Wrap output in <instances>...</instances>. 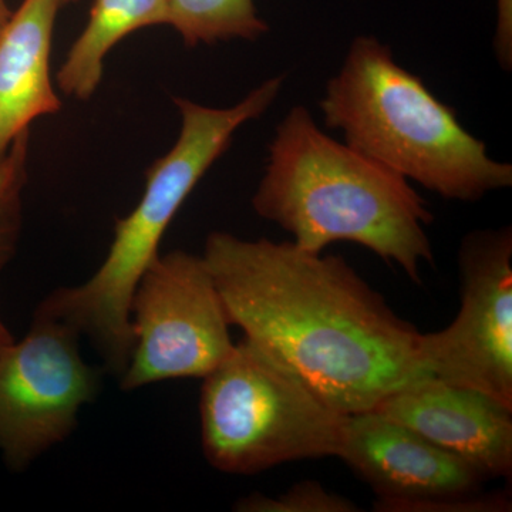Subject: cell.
<instances>
[{
	"mask_svg": "<svg viewBox=\"0 0 512 512\" xmlns=\"http://www.w3.org/2000/svg\"><path fill=\"white\" fill-rule=\"evenodd\" d=\"M60 2H62V5H67V3L77 2V0H60Z\"/></svg>",
	"mask_w": 512,
	"mask_h": 512,
	"instance_id": "cell-19",
	"label": "cell"
},
{
	"mask_svg": "<svg viewBox=\"0 0 512 512\" xmlns=\"http://www.w3.org/2000/svg\"><path fill=\"white\" fill-rule=\"evenodd\" d=\"M13 343H15V338H13L12 333L6 328L5 322L0 318V359L8 352Z\"/></svg>",
	"mask_w": 512,
	"mask_h": 512,
	"instance_id": "cell-17",
	"label": "cell"
},
{
	"mask_svg": "<svg viewBox=\"0 0 512 512\" xmlns=\"http://www.w3.org/2000/svg\"><path fill=\"white\" fill-rule=\"evenodd\" d=\"M323 121L353 150L444 200L474 202L512 185V165L437 99L375 36H357L319 101Z\"/></svg>",
	"mask_w": 512,
	"mask_h": 512,
	"instance_id": "cell-3",
	"label": "cell"
},
{
	"mask_svg": "<svg viewBox=\"0 0 512 512\" xmlns=\"http://www.w3.org/2000/svg\"><path fill=\"white\" fill-rule=\"evenodd\" d=\"M461 305L450 326L421 333L430 376L490 394L512 409V231L481 229L458 251Z\"/></svg>",
	"mask_w": 512,
	"mask_h": 512,
	"instance_id": "cell-8",
	"label": "cell"
},
{
	"mask_svg": "<svg viewBox=\"0 0 512 512\" xmlns=\"http://www.w3.org/2000/svg\"><path fill=\"white\" fill-rule=\"evenodd\" d=\"M485 478L512 473V409L480 390L421 377L375 407Z\"/></svg>",
	"mask_w": 512,
	"mask_h": 512,
	"instance_id": "cell-10",
	"label": "cell"
},
{
	"mask_svg": "<svg viewBox=\"0 0 512 512\" xmlns=\"http://www.w3.org/2000/svg\"><path fill=\"white\" fill-rule=\"evenodd\" d=\"M10 16H12V10L9 9L8 3L6 0H0V30L5 28Z\"/></svg>",
	"mask_w": 512,
	"mask_h": 512,
	"instance_id": "cell-18",
	"label": "cell"
},
{
	"mask_svg": "<svg viewBox=\"0 0 512 512\" xmlns=\"http://www.w3.org/2000/svg\"><path fill=\"white\" fill-rule=\"evenodd\" d=\"M168 20L184 45H215L227 40H258L268 25L254 0H167Z\"/></svg>",
	"mask_w": 512,
	"mask_h": 512,
	"instance_id": "cell-13",
	"label": "cell"
},
{
	"mask_svg": "<svg viewBox=\"0 0 512 512\" xmlns=\"http://www.w3.org/2000/svg\"><path fill=\"white\" fill-rule=\"evenodd\" d=\"M30 131L20 134L0 163V272L16 254L22 231L23 191L28 183Z\"/></svg>",
	"mask_w": 512,
	"mask_h": 512,
	"instance_id": "cell-14",
	"label": "cell"
},
{
	"mask_svg": "<svg viewBox=\"0 0 512 512\" xmlns=\"http://www.w3.org/2000/svg\"><path fill=\"white\" fill-rule=\"evenodd\" d=\"M494 53L504 72L512 69V0H497Z\"/></svg>",
	"mask_w": 512,
	"mask_h": 512,
	"instance_id": "cell-16",
	"label": "cell"
},
{
	"mask_svg": "<svg viewBox=\"0 0 512 512\" xmlns=\"http://www.w3.org/2000/svg\"><path fill=\"white\" fill-rule=\"evenodd\" d=\"M259 217L322 254L335 242L362 245L416 284L433 264V215L409 180L326 134L305 106L288 111L269 144L252 197Z\"/></svg>",
	"mask_w": 512,
	"mask_h": 512,
	"instance_id": "cell-2",
	"label": "cell"
},
{
	"mask_svg": "<svg viewBox=\"0 0 512 512\" xmlns=\"http://www.w3.org/2000/svg\"><path fill=\"white\" fill-rule=\"evenodd\" d=\"M134 348L123 375L126 392L158 382L210 375L235 343L220 292L204 256L158 255L131 299Z\"/></svg>",
	"mask_w": 512,
	"mask_h": 512,
	"instance_id": "cell-6",
	"label": "cell"
},
{
	"mask_svg": "<svg viewBox=\"0 0 512 512\" xmlns=\"http://www.w3.org/2000/svg\"><path fill=\"white\" fill-rule=\"evenodd\" d=\"M205 262L229 325L295 370L339 412H369L430 376L419 330L338 255L211 232Z\"/></svg>",
	"mask_w": 512,
	"mask_h": 512,
	"instance_id": "cell-1",
	"label": "cell"
},
{
	"mask_svg": "<svg viewBox=\"0 0 512 512\" xmlns=\"http://www.w3.org/2000/svg\"><path fill=\"white\" fill-rule=\"evenodd\" d=\"M235 510L244 512H357L349 498L330 493L316 481H303L278 497L252 494L241 498Z\"/></svg>",
	"mask_w": 512,
	"mask_h": 512,
	"instance_id": "cell-15",
	"label": "cell"
},
{
	"mask_svg": "<svg viewBox=\"0 0 512 512\" xmlns=\"http://www.w3.org/2000/svg\"><path fill=\"white\" fill-rule=\"evenodd\" d=\"M167 20V0H93L89 22L57 72L64 96L90 99L100 86L110 50L131 33L167 25Z\"/></svg>",
	"mask_w": 512,
	"mask_h": 512,
	"instance_id": "cell-12",
	"label": "cell"
},
{
	"mask_svg": "<svg viewBox=\"0 0 512 512\" xmlns=\"http://www.w3.org/2000/svg\"><path fill=\"white\" fill-rule=\"evenodd\" d=\"M284 82L285 76L265 80L225 109L174 97L181 116L180 136L148 168L137 207L116 221L103 264L82 285L56 289L37 308L89 339L113 375H123L133 352L131 299L160 255L165 231L201 178L231 146L235 133L275 103Z\"/></svg>",
	"mask_w": 512,
	"mask_h": 512,
	"instance_id": "cell-4",
	"label": "cell"
},
{
	"mask_svg": "<svg viewBox=\"0 0 512 512\" xmlns=\"http://www.w3.org/2000/svg\"><path fill=\"white\" fill-rule=\"evenodd\" d=\"M200 414L205 458L235 476L338 457L348 421L295 370L248 339L204 377Z\"/></svg>",
	"mask_w": 512,
	"mask_h": 512,
	"instance_id": "cell-5",
	"label": "cell"
},
{
	"mask_svg": "<svg viewBox=\"0 0 512 512\" xmlns=\"http://www.w3.org/2000/svg\"><path fill=\"white\" fill-rule=\"evenodd\" d=\"M60 0H23L0 30V163L33 121L62 109L50 79Z\"/></svg>",
	"mask_w": 512,
	"mask_h": 512,
	"instance_id": "cell-11",
	"label": "cell"
},
{
	"mask_svg": "<svg viewBox=\"0 0 512 512\" xmlns=\"http://www.w3.org/2000/svg\"><path fill=\"white\" fill-rule=\"evenodd\" d=\"M79 333L36 311L28 335L0 359V456L26 470L76 429L100 390V372L84 362Z\"/></svg>",
	"mask_w": 512,
	"mask_h": 512,
	"instance_id": "cell-7",
	"label": "cell"
},
{
	"mask_svg": "<svg viewBox=\"0 0 512 512\" xmlns=\"http://www.w3.org/2000/svg\"><path fill=\"white\" fill-rule=\"evenodd\" d=\"M339 458L377 494L376 511L478 493L483 474L384 414H348Z\"/></svg>",
	"mask_w": 512,
	"mask_h": 512,
	"instance_id": "cell-9",
	"label": "cell"
}]
</instances>
